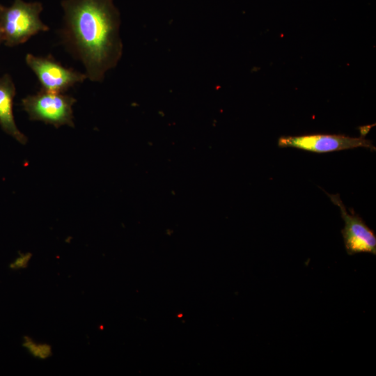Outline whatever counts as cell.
I'll list each match as a JSON object with an SVG mask.
<instances>
[{"instance_id":"1","label":"cell","mask_w":376,"mask_h":376,"mask_svg":"<svg viewBox=\"0 0 376 376\" xmlns=\"http://www.w3.org/2000/svg\"><path fill=\"white\" fill-rule=\"evenodd\" d=\"M65 49L84 65L87 78L102 81L123 54L120 14L113 0H63Z\"/></svg>"},{"instance_id":"2","label":"cell","mask_w":376,"mask_h":376,"mask_svg":"<svg viewBox=\"0 0 376 376\" xmlns=\"http://www.w3.org/2000/svg\"><path fill=\"white\" fill-rule=\"evenodd\" d=\"M42 10L40 2L14 0L10 6L0 5V29L4 44L17 46L40 31H49L48 26L40 19Z\"/></svg>"},{"instance_id":"3","label":"cell","mask_w":376,"mask_h":376,"mask_svg":"<svg viewBox=\"0 0 376 376\" xmlns=\"http://www.w3.org/2000/svg\"><path fill=\"white\" fill-rule=\"evenodd\" d=\"M76 99L63 93L40 90L22 100V105L31 120L42 121L58 128L67 125L74 127L72 106Z\"/></svg>"},{"instance_id":"4","label":"cell","mask_w":376,"mask_h":376,"mask_svg":"<svg viewBox=\"0 0 376 376\" xmlns=\"http://www.w3.org/2000/svg\"><path fill=\"white\" fill-rule=\"evenodd\" d=\"M25 61L37 76L41 90L63 93L75 84L88 79L85 73L67 68L52 57L28 54Z\"/></svg>"},{"instance_id":"5","label":"cell","mask_w":376,"mask_h":376,"mask_svg":"<svg viewBox=\"0 0 376 376\" xmlns=\"http://www.w3.org/2000/svg\"><path fill=\"white\" fill-rule=\"evenodd\" d=\"M281 148H295L318 153L329 152L355 148H367L375 150L371 141L365 138L351 137L343 134H307L301 136H283L278 140Z\"/></svg>"},{"instance_id":"6","label":"cell","mask_w":376,"mask_h":376,"mask_svg":"<svg viewBox=\"0 0 376 376\" xmlns=\"http://www.w3.org/2000/svg\"><path fill=\"white\" fill-rule=\"evenodd\" d=\"M332 203L340 208L345 226L341 230L345 248L348 255L370 253L376 255V235L359 215L349 214L339 194H329Z\"/></svg>"},{"instance_id":"7","label":"cell","mask_w":376,"mask_h":376,"mask_svg":"<svg viewBox=\"0 0 376 376\" xmlns=\"http://www.w3.org/2000/svg\"><path fill=\"white\" fill-rule=\"evenodd\" d=\"M15 86L11 77L5 74L0 77V126L8 134L22 144H26L27 137L17 128L13 111Z\"/></svg>"},{"instance_id":"8","label":"cell","mask_w":376,"mask_h":376,"mask_svg":"<svg viewBox=\"0 0 376 376\" xmlns=\"http://www.w3.org/2000/svg\"><path fill=\"white\" fill-rule=\"evenodd\" d=\"M22 346L34 357L46 359L52 355V347L46 343H38L30 337L24 336Z\"/></svg>"},{"instance_id":"9","label":"cell","mask_w":376,"mask_h":376,"mask_svg":"<svg viewBox=\"0 0 376 376\" xmlns=\"http://www.w3.org/2000/svg\"><path fill=\"white\" fill-rule=\"evenodd\" d=\"M31 253H22L19 255L9 265V268L13 270H18L26 268L29 264L30 259L31 258Z\"/></svg>"},{"instance_id":"10","label":"cell","mask_w":376,"mask_h":376,"mask_svg":"<svg viewBox=\"0 0 376 376\" xmlns=\"http://www.w3.org/2000/svg\"><path fill=\"white\" fill-rule=\"evenodd\" d=\"M2 42H3V35H2L1 31L0 29V45Z\"/></svg>"}]
</instances>
